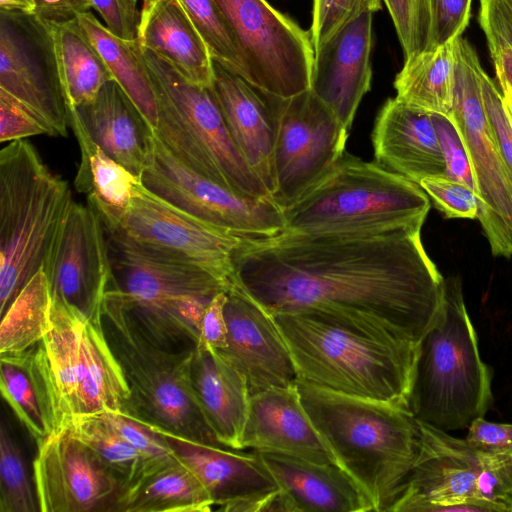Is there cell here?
I'll return each instance as SVG.
<instances>
[{"instance_id": "1", "label": "cell", "mask_w": 512, "mask_h": 512, "mask_svg": "<svg viewBox=\"0 0 512 512\" xmlns=\"http://www.w3.org/2000/svg\"><path fill=\"white\" fill-rule=\"evenodd\" d=\"M421 228L243 238L232 253V281L271 315L317 311L418 344L444 287Z\"/></svg>"}, {"instance_id": "2", "label": "cell", "mask_w": 512, "mask_h": 512, "mask_svg": "<svg viewBox=\"0 0 512 512\" xmlns=\"http://www.w3.org/2000/svg\"><path fill=\"white\" fill-rule=\"evenodd\" d=\"M302 404L336 465L370 501L390 511L404 491L422 449L420 422L409 409L296 383Z\"/></svg>"}, {"instance_id": "3", "label": "cell", "mask_w": 512, "mask_h": 512, "mask_svg": "<svg viewBox=\"0 0 512 512\" xmlns=\"http://www.w3.org/2000/svg\"><path fill=\"white\" fill-rule=\"evenodd\" d=\"M272 316L289 348L298 379L409 409L418 344L382 336L317 311Z\"/></svg>"}, {"instance_id": "4", "label": "cell", "mask_w": 512, "mask_h": 512, "mask_svg": "<svg viewBox=\"0 0 512 512\" xmlns=\"http://www.w3.org/2000/svg\"><path fill=\"white\" fill-rule=\"evenodd\" d=\"M105 232L112 270L106 292L157 342L171 348L196 347L205 308L233 284L141 245L117 229Z\"/></svg>"}, {"instance_id": "5", "label": "cell", "mask_w": 512, "mask_h": 512, "mask_svg": "<svg viewBox=\"0 0 512 512\" xmlns=\"http://www.w3.org/2000/svg\"><path fill=\"white\" fill-rule=\"evenodd\" d=\"M491 371L480 356L458 277L444 279L440 310L417 345L408 408L443 431L468 428L492 403Z\"/></svg>"}, {"instance_id": "6", "label": "cell", "mask_w": 512, "mask_h": 512, "mask_svg": "<svg viewBox=\"0 0 512 512\" xmlns=\"http://www.w3.org/2000/svg\"><path fill=\"white\" fill-rule=\"evenodd\" d=\"M51 328L29 349L54 433L82 415L122 413L130 390L107 340L102 309L87 316L52 299Z\"/></svg>"}, {"instance_id": "7", "label": "cell", "mask_w": 512, "mask_h": 512, "mask_svg": "<svg viewBox=\"0 0 512 512\" xmlns=\"http://www.w3.org/2000/svg\"><path fill=\"white\" fill-rule=\"evenodd\" d=\"M430 207L416 182L344 152L283 216L291 232L367 234L422 226Z\"/></svg>"}, {"instance_id": "8", "label": "cell", "mask_w": 512, "mask_h": 512, "mask_svg": "<svg viewBox=\"0 0 512 512\" xmlns=\"http://www.w3.org/2000/svg\"><path fill=\"white\" fill-rule=\"evenodd\" d=\"M102 324L130 390L122 414L150 428L224 447L206 422L192 391L190 370L196 347L177 349L157 342L107 292Z\"/></svg>"}, {"instance_id": "9", "label": "cell", "mask_w": 512, "mask_h": 512, "mask_svg": "<svg viewBox=\"0 0 512 512\" xmlns=\"http://www.w3.org/2000/svg\"><path fill=\"white\" fill-rule=\"evenodd\" d=\"M73 201L67 181L52 173L28 141L0 152V314L42 269Z\"/></svg>"}, {"instance_id": "10", "label": "cell", "mask_w": 512, "mask_h": 512, "mask_svg": "<svg viewBox=\"0 0 512 512\" xmlns=\"http://www.w3.org/2000/svg\"><path fill=\"white\" fill-rule=\"evenodd\" d=\"M158 104L154 133L184 165L235 193L272 198L235 144L210 87L191 83L143 48Z\"/></svg>"}, {"instance_id": "11", "label": "cell", "mask_w": 512, "mask_h": 512, "mask_svg": "<svg viewBox=\"0 0 512 512\" xmlns=\"http://www.w3.org/2000/svg\"><path fill=\"white\" fill-rule=\"evenodd\" d=\"M454 89L451 117L472 164L478 189L477 219L494 256H512V176L487 120L482 90L483 67L472 44L454 40Z\"/></svg>"}, {"instance_id": "12", "label": "cell", "mask_w": 512, "mask_h": 512, "mask_svg": "<svg viewBox=\"0 0 512 512\" xmlns=\"http://www.w3.org/2000/svg\"><path fill=\"white\" fill-rule=\"evenodd\" d=\"M238 47L243 76L258 90L288 98L310 88V33L266 0H213Z\"/></svg>"}, {"instance_id": "13", "label": "cell", "mask_w": 512, "mask_h": 512, "mask_svg": "<svg viewBox=\"0 0 512 512\" xmlns=\"http://www.w3.org/2000/svg\"><path fill=\"white\" fill-rule=\"evenodd\" d=\"M265 95L274 125L272 199L283 209L339 160L349 130L310 89L288 98Z\"/></svg>"}, {"instance_id": "14", "label": "cell", "mask_w": 512, "mask_h": 512, "mask_svg": "<svg viewBox=\"0 0 512 512\" xmlns=\"http://www.w3.org/2000/svg\"><path fill=\"white\" fill-rule=\"evenodd\" d=\"M141 180L163 200L236 237H267L285 230L283 209L272 198L246 197L198 174L180 162L155 133Z\"/></svg>"}, {"instance_id": "15", "label": "cell", "mask_w": 512, "mask_h": 512, "mask_svg": "<svg viewBox=\"0 0 512 512\" xmlns=\"http://www.w3.org/2000/svg\"><path fill=\"white\" fill-rule=\"evenodd\" d=\"M0 89L32 112L50 136H67L68 108L47 22L0 11Z\"/></svg>"}, {"instance_id": "16", "label": "cell", "mask_w": 512, "mask_h": 512, "mask_svg": "<svg viewBox=\"0 0 512 512\" xmlns=\"http://www.w3.org/2000/svg\"><path fill=\"white\" fill-rule=\"evenodd\" d=\"M112 229L233 284L231 257L243 238L191 216L148 190L143 183L136 187L129 208Z\"/></svg>"}, {"instance_id": "17", "label": "cell", "mask_w": 512, "mask_h": 512, "mask_svg": "<svg viewBox=\"0 0 512 512\" xmlns=\"http://www.w3.org/2000/svg\"><path fill=\"white\" fill-rule=\"evenodd\" d=\"M42 270L52 299L87 316L101 311L112 270L104 225L90 206L71 202Z\"/></svg>"}, {"instance_id": "18", "label": "cell", "mask_w": 512, "mask_h": 512, "mask_svg": "<svg viewBox=\"0 0 512 512\" xmlns=\"http://www.w3.org/2000/svg\"><path fill=\"white\" fill-rule=\"evenodd\" d=\"M420 422V421H419ZM422 449L393 512H498L476 497L481 451L425 423Z\"/></svg>"}, {"instance_id": "19", "label": "cell", "mask_w": 512, "mask_h": 512, "mask_svg": "<svg viewBox=\"0 0 512 512\" xmlns=\"http://www.w3.org/2000/svg\"><path fill=\"white\" fill-rule=\"evenodd\" d=\"M151 429L164 438L176 459L198 478L216 510L294 512L292 501L254 450L241 453Z\"/></svg>"}, {"instance_id": "20", "label": "cell", "mask_w": 512, "mask_h": 512, "mask_svg": "<svg viewBox=\"0 0 512 512\" xmlns=\"http://www.w3.org/2000/svg\"><path fill=\"white\" fill-rule=\"evenodd\" d=\"M33 484L41 512H112L121 495L114 477L67 427L37 444Z\"/></svg>"}, {"instance_id": "21", "label": "cell", "mask_w": 512, "mask_h": 512, "mask_svg": "<svg viewBox=\"0 0 512 512\" xmlns=\"http://www.w3.org/2000/svg\"><path fill=\"white\" fill-rule=\"evenodd\" d=\"M227 345L218 351L246 378L251 395L297 383L289 348L273 318L240 287L227 291Z\"/></svg>"}, {"instance_id": "22", "label": "cell", "mask_w": 512, "mask_h": 512, "mask_svg": "<svg viewBox=\"0 0 512 512\" xmlns=\"http://www.w3.org/2000/svg\"><path fill=\"white\" fill-rule=\"evenodd\" d=\"M372 16L362 15L314 51L309 89L347 130L371 88Z\"/></svg>"}, {"instance_id": "23", "label": "cell", "mask_w": 512, "mask_h": 512, "mask_svg": "<svg viewBox=\"0 0 512 512\" xmlns=\"http://www.w3.org/2000/svg\"><path fill=\"white\" fill-rule=\"evenodd\" d=\"M246 448L335 464L302 404L296 384L251 395L241 437V449Z\"/></svg>"}, {"instance_id": "24", "label": "cell", "mask_w": 512, "mask_h": 512, "mask_svg": "<svg viewBox=\"0 0 512 512\" xmlns=\"http://www.w3.org/2000/svg\"><path fill=\"white\" fill-rule=\"evenodd\" d=\"M372 143L378 164L417 184L425 178L446 176L444 155L430 112L396 97L388 99L376 117Z\"/></svg>"}, {"instance_id": "25", "label": "cell", "mask_w": 512, "mask_h": 512, "mask_svg": "<svg viewBox=\"0 0 512 512\" xmlns=\"http://www.w3.org/2000/svg\"><path fill=\"white\" fill-rule=\"evenodd\" d=\"M210 86L229 132L249 167L274 190V125L265 93L241 75L214 61Z\"/></svg>"}, {"instance_id": "26", "label": "cell", "mask_w": 512, "mask_h": 512, "mask_svg": "<svg viewBox=\"0 0 512 512\" xmlns=\"http://www.w3.org/2000/svg\"><path fill=\"white\" fill-rule=\"evenodd\" d=\"M68 113L79 118L107 155L141 176L154 131L116 81H108L91 102Z\"/></svg>"}, {"instance_id": "27", "label": "cell", "mask_w": 512, "mask_h": 512, "mask_svg": "<svg viewBox=\"0 0 512 512\" xmlns=\"http://www.w3.org/2000/svg\"><path fill=\"white\" fill-rule=\"evenodd\" d=\"M137 41L191 83L212 85L214 60L178 0H143Z\"/></svg>"}, {"instance_id": "28", "label": "cell", "mask_w": 512, "mask_h": 512, "mask_svg": "<svg viewBox=\"0 0 512 512\" xmlns=\"http://www.w3.org/2000/svg\"><path fill=\"white\" fill-rule=\"evenodd\" d=\"M297 511L368 512L373 507L353 479L336 464L255 451Z\"/></svg>"}, {"instance_id": "29", "label": "cell", "mask_w": 512, "mask_h": 512, "mask_svg": "<svg viewBox=\"0 0 512 512\" xmlns=\"http://www.w3.org/2000/svg\"><path fill=\"white\" fill-rule=\"evenodd\" d=\"M190 381L197 404L218 442L241 449L251 393L244 375L216 350L196 348Z\"/></svg>"}, {"instance_id": "30", "label": "cell", "mask_w": 512, "mask_h": 512, "mask_svg": "<svg viewBox=\"0 0 512 512\" xmlns=\"http://www.w3.org/2000/svg\"><path fill=\"white\" fill-rule=\"evenodd\" d=\"M68 120L81 151L76 189L87 195V205L99 215L104 228H115L129 208L136 187L142 183L141 176L94 143L74 113H68Z\"/></svg>"}, {"instance_id": "31", "label": "cell", "mask_w": 512, "mask_h": 512, "mask_svg": "<svg viewBox=\"0 0 512 512\" xmlns=\"http://www.w3.org/2000/svg\"><path fill=\"white\" fill-rule=\"evenodd\" d=\"M77 21L91 41L114 81L122 88L153 129L158 123L157 97L139 43L112 33L89 11Z\"/></svg>"}, {"instance_id": "32", "label": "cell", "mask_w": 512, "mask_h": 512, "mask_svg": "<svg viewBox=\"0 0 512 512\" xmlns=\"http://www.w3.org/2000/svg\"><path fill=\"white\" fill-rule=\"evenodd\" d=\"M213 508L214 501L205 487L175 459L123 493L112 512H208Z\"/></svg>"}, {"instance_id": "33", "label": "cell", "mask_w": 512, "mask_h": 512, "mask_svg": "<svg viewBox=\"0 0 512 512\" xmlns=\"http://www.w3.org/2000/svg\"><path fill=\"white\" fill-rule=\"evenodd\" d=\"M454 40L405 58L394 80L398 100L433 114L451 117Z\"/></svg>"}, {"instance_id": "34", "label": "cell", "mask_w": 512, "mask_h": 512, "mask_svg": "<svg viewBox=\"0 0 512 512\" xmlns=\"http://www.w3.org/2000/svg\"><path fill=\"white\" fill-rule=\"evenodd\" d=\"M48 24L67 108H78L91 102L112 77L77 20Z\"/></svg>"}, {"instance_id": "35", "label": "cell", "mask_w": 512, "mask_h": 512, "mask_svg": "<svg viewBox=\"0 0 512 512\" xmlns=\"http://www.w3.org/2000/svg\"><path fill=\"white\" fill-rule=\"evenodd\" d=\"M51 309V291L41 269L1 315L0 355L22 353L39 343L51 328Z\"/></svg>"}, {"instance_id": "36", "label": "cell", "mask_w": 512, "mask_h": 512, "mask_svg": "<svg viewBox=\"0 0 512 512\" xmlns=\"http://www.w3.org/2000/svg\"><path fill=\"white\" fill-rule=\"evenodd\" d=\"M0 390L36 444L54 433L46 397L33 370L29 350L0 355Z\"/></svg>"}, {"instance_id": "37", "label": "cell", "mask_w": 512, "mask_h": 512, "mask_svg": "<svg viewBox=\"0 0 512 512\" xmlns=\"http://www.w3.org/2000/svg\"><path fill=\"white\" fill-rule=\"evenodd\" d=\"M67 428L94 452L119 484L121 495L146 475V464L140 453L103 413L77 416Z\"/></svg>"}, {"instance_id": "38", "label": "cell", "mask_w": 512, "mask_h": 512, "mask_svg": "<svg viewBox=\"0 0 512 512\" xmlns=\"http://www.w3.org/2000/svg\"><path fill=\"white\" fill-rule=\"evenodd\" d=\"M23 453L4 421L0 425V512H38Z\"/></svg>"}, {"instance_id": "39", "label": "cell", "mask_w": 512, "mask_h": 512, "mask_svg": "<svg viewBox=\"0 0 512 512\" xmlns=\"http://www.w3.org/2000/svg\"><path fill=\"white\" fill-rule=\"evenodd\" d=\"M204 39L215 62L243 76L238 47L213 0H178Z\"/></svg>"}, {"instance_id": "40", "label": "cell", "mask_w": 512, "mask_h": 512, "mask_svg": "<svg viewBox=\"0 0 512 512\" xmlns=\"http://www.w3.org/2000/svg\"><path fill=\"white\" fill-rule=\"evenodd\" d=\"M393 21L405 58L430 48V0H383Z\"/></svg>"}, {"instance_id": "41", "label": "cell", "mask_w": 512, "mask_h": 512, "mask_svg": "<svg viewBox=\"0 0 512 512\" xmlns=\"http://www.w3.org/2000/svg\"><path fill=\"white\" fill-rule=\"evenodd\" d=\"M383 0H314L309 31L314 51L347 25L382 8Z\"/></svg>"}, {"instance_id": "42", "label": "cell", "mask_w": 512, "mask_h": 512, "mask_svg": "<svg viewBox=\"0 0 512 512\" xmlns=\"http://www.w3.org/2000/svg\"><path fill=\"white\" fill-rule=\"evenodd\" d=\"M476 497L498 512H512V453L481 451Z\"/></svg>"}, {"instance_id": "43", "label": "cell", "mask_w": 512, "mask_h": 512, "mask_svg": "<svg viewBox=\"0 0 512 512\" xmlns=\"http://www.w3.org/2000/svg\"><path fill=\"white\" fill-rule=\"evenodd\" d=\"M103 415L140 453L146 464V475L176 459L164 438L156 431L119 412H104Z\"/></svg>"}, {"instance_id": "44", "label": "cell", "mask_w": 512, "mask_h": 512, "mask_svg": "<svg viewBox=\"0 0 512 512\" xmlns=\"http://www.w3.org/2000/svg\"><path fill=\"white\" fill-rule=\"evenodd\" d=\"M419 185L446 218H477L479 200L467 185L447 176L425 178Z\"/></svg>"}, {"instance_id": "45", "label": "cell", "mask_w": 512, "mask_h": 512, "mask_svg": "<svg viewBox=\"0 0 512 512\" xmlns=\"http://www.w3.org/2000/svg\"><path fill=\"white\" fill-rule=\"evenodd\" d=\"M432 118L444 155L446 176L467 185L478 197L469 154L454 120L452 117L433 113Z\"/></svg>"}, {"instance_id": "46", "label": "cell", "mask_w": 512, "mask_h": 512, "mask_svg": "<svg viewBox=\"0 0 512 512\" xmlns=\"http://www.w3.org/2000/svg\"><path fill=\"white\" fill-rule=\"evenodd\" d=\"M472 1L430 0L432 17L430 48L444 45L462 36L470 21Z\"/></svg>"}, {"instance_id": "47", "label": "cell", "mask_w": 512, "mask_h": 512, "mask_svg": "<svg viewBox=\"0 0 512 512\" xmlns=\"http://www.w3.org/2000/svg\"><path fill=\"white\" fill-rule=\"evenodd\" d=\"M481 90L487 120L512 176V125L503 104L501 91L484 69L481 71Z\"/></svg>"}, {"instance_id": "48", "label": "cell", "mask_w": 512, "mask_h": 512, "mask_svg": "<svg viewBox=\"0 0 512 512\" xmlns=\"http://www.w3.org/2000/svg\"><path fill=\"white\" fill-rule=\"evenodd\" d=\"M50 135L47 127L16 98L0 89V141Z\"/></svg>"}, {"instance_id": "49", "label": "cell", "mask_w": 512, "mask_h": 512, "mask_svg": "<svg viewBox=\"0 0 512 512\" xmlns=\"http://www.w3.org/2000/svg\"><path fill=\"white\" fill-rule=\"evenodd\" d=\"M479 24L488 47L512 48V0H479Z\"/></svg>"}, {"instance_id": "50", "label": "cell", "mask_w": 512, "mask_h": 512, "mask_svg": "<svg viewBox=\"0 0 512 512\" xmlns=\"http://www.w3.org/2000/svg\"><path fill=\"white\" fill-rule=\"evenodd\" d=\"M93 9L115 35L134 41L138 35L140 11L127 0H91Z\"/></svg>"}, {"instance_id": "51", "label": "cell", "mask_w": 512, "mask_h": 512, "mask_svg": "<svg viewBox=\"0 0 512 512\" xmlns=\"http://www.w3.org/2000/svg\"><path fill=\"white\" fill-rule=\"evenodd\" d=\"M227 292L217 294L207 305L202 315L198 350H221L227 345L228 329L224 314Z\"/></svg>"}, {"instance_id": "52", "label": "cell", "mask_w": 512, "mask_h": 512, "mask_svg": "<svg viewBox=\"0 0 512 512\" xmlns=\"http://www.w3.org/2000/svg\"><path fill=\"white\" fill-rule=\"evenodd\" d=\"M465 439L485 452L512 453V424L491 422L478 417L468 426Z\"/></svg>"}, {"instance_id": "53", "label": "cell", "mask_w": 512, "mask_h": 512, "mask_svg": "<svg viewBox=\"0 0 512 512\" xmlns=\"http://www.w3.org/2000/svg\"><path fill=\"white\" fill-rule=\"evenodd\" d=\"M92 8L91 0H35L32 15L44 22L58 24L77 20Z\"/></svg>"}, {"instance_id": "54", "label": "cell", "mask_w": 512, "mask_h": 512, "mask_svg": "<svg viewBox=\"0 0 512 512\" xmlns=\"http://www.w3.org/2000/svg\"><path fill=\"white\" fill-rule=\"evenodd\" d=\"M489 51L500 90L512 96V48L499 46L489 48Z\"/></svg>"}, {"instance_id": "55", "label": "cell", "mask_w": 512, "mask_h": 512, "mask_svg": "<svg viewBox=\"0 0 512 512\" xmlns=\"http://www.w3.org/2000/svg\"><path fill=\"white\" fill-rule=\"evenodd\" d=\"M35 0H0V11L33 14Z\"/></svg>"}, {"instance_id": "56", "label": "cell", "mask_w": 512, "mask_h": 512, "mask_svg": "<svg viewBox=\"0 0 512 512\" xmlns=\"http://www.w3.org/2000/svg\"><path fill=\"white\" fill-rule=\"evenodd\" d=\"M501 94L503 97V104H504L505 110L507 112V115H508L509 120L512 125V96L508 92H505V91H501Z\"/></svg>"}, {"instance_id": "57", "label": "cell", "mask_w": 512, "mask_h": 512, "mask_svg": "<svg viewBox=\"0 0 512 512\" xmlns=\"http://www.w3.org/2000/svg\"><path fill=\"white\" fill-rule=\"evenodd\" d=\"M127 1L130 2L134 6H137L138 0H127Z\"/></svg>"}]
</instances>
